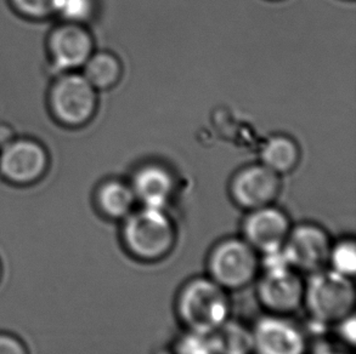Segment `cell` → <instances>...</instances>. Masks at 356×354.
<instances>
[{
	"label": "cell",
	"instance_id": "cell-5",
	"mask_svg": "<svg viewBox=\"0 0 356 354\" xmlns=\"http://www.w3.org/2000/svg\"><path fill=\"white\" fill-rule=\"evenodd\" d=\"M206 264L208 277L227 292H240L259 276L260 255L242 237H227L213 246Z\"/></svg>",
	"mask_w": 356,
	"mask_h": 354
},
{
	"label": "cell",
	"instance_id": "cell-15",
	"mask_svg": "<svg viewBox=\"0 0 356 354\" xmlns=\"http://www.w3.org/2000/svg\"><path fill=\"white\" fill-rule=\"evenodd\" d=\"M300 152L294 140L284 135H276L261 149V164L280 176L293 170L299 162Z\"/></svg>",
	"mask_w": 356,
	"mask_h": 354
},
{
	"label": "cell",
	"instance_id": "cell-20",
	"mask_svg": "<svg viewBox=\"0 0 356 354\" xmlns=\"http://www.w3.org/2000/svg\"><path fill=\"white\" fill-rule=\"evenodd\" d=\"M94 11V0H55L54 12L63 19L81 22L89 19Z\"/></svg>",
	"mask_w": 356,
	"mask_h": 354
},
{
	"label": "cell",
	"instance_id": "cell-26",
	"mask_svg": "<svg viewBox=\"0 0 356 354\" xmlns=\"http://www.w3.org/2000/svg\"><path fill=\"white\" fill-rule=\"evenodd\" d=\"M0 276H1V267H0Z\"/></svg>",
	"mask_w": 356,
	"mask_h": 354
},
{
	"label": "cell",
	"instance_id": "cell-7",
	"mask_svg": "<svg viewBox=\"0 0 356 354\" xmlns=\"http://www.w3.org/2000/svg\"><path fill=\"white\" fill-rule=\"evenodd\" d=\"M254 354H307V331L289 316L265 313L250 326Z\"/></svg>",
	"mask_w": 356,
	"mask_h": 354
},
{
	"label": "cell",
	"instance_id": "cell-6",
	"mask_svg": "<svg viewBox=\"0 0 356 354\" xmlns=\"http://www.w3.org/2000/svg\"><path fill=\"white\" fill-rule=\"evenodd\" d=\"M333 240L327 230L314 222L292 226L284 253L289 264L302 274L327 267Z\"/></svg>",
	"mask_w": 356,
	"mask_h": 354
},
{
	"label": "cell",
	"instance_id": "cell-21",
	"mask_svg": "<svg viewBox=\"0 0 356 354\" xmlns=\"http://www.w3.org/2000/svg\"><path fill=\"white\" fill-rule=\"evenodd\" d=\"M15 6L32 17H42L54 12L55 0H13Z\"/></svg>",
	"mask_w": 356,
	"mask_h": 354
},
{
	"label": "cell",
	"instance_id": "cell-18",
	"mask_svg": "<svg viewBox=\"0 0 356 354\" xmlns=\"http://www.w3.org/2000/svg\"><path fill=\"white\" fill-rule=\"evenodd\" d=\"M327 268L347 278L356 273V243L349 237L333 242L328 255Z\"/></svg>",
	"mask_w": 356,
	"mask_h": 354
},
{
	"label": "cell",
	"instance_id": "cell-3",
	"mask_svg": "<svg viewBox=\"0 0 356 354\" xmlns=\"http://www.w3.org/2000/svg\"><path fill=\"white\" fill-rule=\"evenodd\" d=\"M356 292L352 278L323 268L305 279L303 308L313 330L332 328L354 313Z\"/></svg>",
	"mask_w": 356,
	"mask_h": 354
},
{
	"label": "cell",
	"instance_id": "cell-14",
	"mask_svg": "<svg viewBox=\"0 0 356 354\" xmlns=\"http://www.w3.org/2000/svg\"><path fill=\"white\" fill-rule=\"evenodd\" d=\"M136 203L134 191L128 182L110 180L97 189V208L108 220H125L135 210Z\"/></svg>",
	"mask_w": 356,
	"mask_h": 354
},
{
	"label": "cell",
	"instance_id": "cell-16",
	"mask_svg": "<svg viewBox=\"0 0 356 354\" xmlns=\"http://www.w3.org/2000/svg\"><path fill=\"white\" fill-rule=\"evenodd\" d=\"M218 354H254L252 328L235 319L222 324L213 332Z\"/></svg>",
	"mask_w": 356,
	"mask_h": 354
},
{
	"label": "cell",
	"instance_id": "cell-24",
	"mask_svg": "<svg viewBox=\"0 0 356 354\" xmlns=\"http://www.w3.org/2000/svg\"><path fill=\"white\" fill-rule=\"evenodd\" d=\"M0 354H29L24 342L16 336L0 332Z\"/></svg>",
	"mask_w": 356,
	"mask_h": 354
},
{
	"label": "cell",
	"instance_id": "cell-17",
	"mask_svg": "<svg viewBox=\"0 0 356 354\" xmlns=\"http://www.w3.org/2000/svg\"><path fill=\"white\" fill-rule=\"evenodd\" d=\"M122 63L111 53H92L84 63V77L95 89H110L120 82Z\"/></svg>",
	"mask_w": 356,
	"mask_h": 354
},
{
	"label": "cell",
	"instance_id": "cell-9",
	"mask_svg": "<svg viewBox=\"0 0 356 354\" xmlns=\"http://www.w3.org/2000/svg\"><path fill=\"white\" fill-rule=\"evenodd\" d=\"M51 103L55 115L65 124L82 125L95 113L97 89L84 76L70 74L54 87Z\"/></svg>",
	"mask_w": 356,
	"mask_h": 354
},
{
	"label": "cell",
	"instance_id": "cell-11",
	"mask_svg": "<svg viewBox=\"0 0 356 354\" xmlns=\"http://www.w3.org/2000/svg\"><path fill=\"white\" fill-rule=\"evenodd\" d=\"M47 165V155L39 144L17 141L5 147L0 155V171L10 181L29 183L38 178Z\"/></svg>",
	"mask_w": 356,
	"mask_h": 354
},
{
	"label": "cell",
	"instance_id": "cell-1",
	"mask_svg": "<svg viewBox=\"0 0 356 354\" xmlns=\"http://www.w3.org/2000/svg\"><path fill=\"white\" fill-rule=\"evenodd\" d=\"M120 239L133 259L143 264H157L175 249L178 228L167 210L141 206L122 221Z\"/></svg>",
	"mask_w": 356,
	"mask_h": 354
},
{
	"label": "cell",
	"instance_id": "cell-12",
	"mask_svg": "<svg viewBox=\"0 0 356 354\" xmlns=\"http://www.w3.org/2000/svg\"><path fill=\"white\" fill-rule=\"evenodd\" d=\"M136 201L145 208L167 210L175 193V180L168 169L147 164L134 174L130 182Z\"/></svg>",
	"mask_w": 356,
	"mask_h": 354
},
{
	"label": "cell",
	"instance_id": "cell-10",
	"mask_svg": "<svg viewBox=\"0 0 356 354\" xmlns=\"http://www.w3.org/2000/svg\"><path fill=\"white\" fill-rule=\"evenodd\" d=\"M280 191L279 174L261 163L242 169L232 178L230 185L232 201L247 211L275 204Z\"/></svg>",
	"mask_w": 356,
	"mask_h": 354
},
{
	"label": "cell",
	"instance_id": "cell-25",
	"mask_svg": "<svg viewBox=\"0 0 356 354\" xmlns=\"http://www.w3.org/2000/svg\"><path fill=\"white\" fill-rule=\"evenodd\" d=\"M161 354H172V352H170V350H167V351H162V352H161Z\"/></svg>",
	"mask_w": 356,
	"mask_h": 354
},
{
	"label": "cell",
	"instance_id": "cell-23",
	"mask_svg": "<svg viewBox=\"0 0 356 354\" xmlns=\"http://www.w3.org/2000/svg\"><path fill=\"white\" fill-rule=\"evenodd\" d=\"M332 328L336 329V334H337L336 339L338 341H341L344 345L349 346V347L355 345L356 321L354 313L342 321H338L337 324H334Z\"/></svg>",
	"mask_w": 356,
	"mask_h": 354
},
{
	"label": "cell",
	"instance_id": "cell-22",
	"mask_svg": "<svg viewBox=\"0 0 356 354\" xmlns=\"http://www.w3.org/2000/svg\"><path fill=\"white\" fill-rule=\"evenodd\" d=\"M307 354H353L352 347L344 345L337 339H316L309 345Z\"/></svg>",
	"mask_w": 356,
	"mask_h": 354
},
{
	"label": "cell",
	"instance_id": "cell-4",
	"mask_svg": "<svg viewBox=\"0 0 356 354\" xmlns=\"http://www.w3.org/2000/svg\"><path fill=\"white\" fill-rule=\"evenodd\" d=\"M257 297L266 313L293 316L303 308L305 279L296 271L284 249L260 256Z\"/></svg>",
	"mask_w": 356,
	"mask_h": 354
},
{
	"label": "cell",
	"instance_id": "cell-13",
	"mask_svg": "<svg viewBox=\"0 0 356 354\" xmlns=\"http://www.w3.org/2000/svg\"><path fill=\"white\" fill-rule=\"evenodd\" d=\"M50 51L58 69L81 67L92 55V39L81 26L67 24L54 32Z\"/></svg>",
	"mask_w": 356,
	"mask_h": 354
},
{
	"label": "cell",
	"instance_id": "cell-8",
	"mask_svg": "<svg viewBox=\"0 0 356 354\" xmlns=\"http://www.w3.org/2000/svg\"><path fill=\"white\" fill-rule=\"evenodd\" d=\"M289 214L279 206H263L247 211L241 225V237L261 256L284 249L292 228Z\"/></svg>",
	"mask_w": 356,
	"mask_h": 354
},
{
	"label": "cell",
	"instance_id": "cell-19",
	"mask_svg": "<svg viewBox=\"0 0 356 354\" xmlns=\"http://www.w3.org/2000/svg\"><path fill=\"white\" fill-rule=\"evenodd\" d=\"M172 354H218L213 334L185 330L170 346Z\"/></svg>",
	"mask_w": 356,
	"mask_h": 354
},
{
	"label": "cell",
	"instance_id": "cell-2",
	"mask_svg": "<svg viewBox=\"0 0 356 354\" xmlns=\"http://www.w3.org/2000/svg\"><path fill=\"white\" fill-rule=\"evenodd\" d=\"M175 312L185 330L213 334L232 318L230 292L208 276L191 278L178 292Z\"/></svg>",
	"mask_w": 356,
	"mask_h": 354
}]
</instances>
